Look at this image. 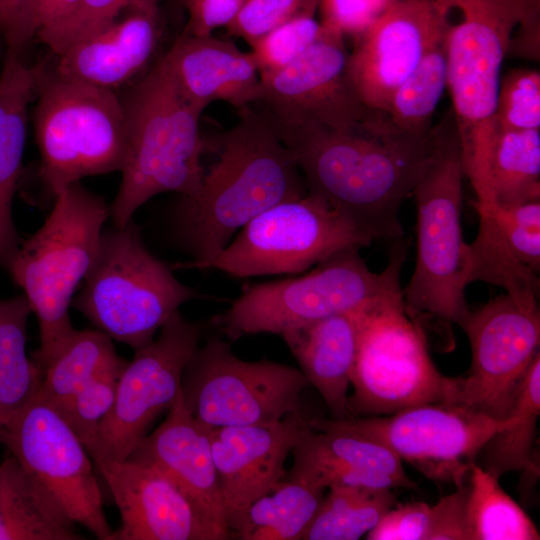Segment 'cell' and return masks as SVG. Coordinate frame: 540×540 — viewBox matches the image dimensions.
<instances>
[{"instance_id":"6da1fadb","label":"cell","mask_w":540,"mask_h":540,"mask_svg":"<svg viewBox=\"0 0 540 540\" xmlns=\"http://www.w3.org/2000/svg\"><path fill=\"white\" fill-rule=\"evenodd\" d=\"M274 125L308 193L373 240L402 237L400 208L426 163L433 129L411 135L387 115L355 128Z\"/></svg>"},{"instance_id":"7a4b0ae2","label":"cell","mask_w":540,"mask_h":540,"mask_svg":"<svg viewBox=\"0 0 540 540\" xmlns=\"http://www.w3.org/2000/svg\"><path fill=\"white\" fill-rule=\"evenodd\" d=\"M250 106L238 110L236 124L217 139L216 159L205 169L198 190L181 196L175 207V234L192 257L179 268L210 269L250 220L308 193L270 116Z\"/></svg>"},{"instance_id":"3957f363","label":"cell","mask_w":540,"mask_h":540,"mask_svg":"<svg viewBox=\"0 0 540 540\" xmlns=\"http://www.w3.org/2000/svg\"><path fill=\"white\" fill-rule=\"evenodd\" d=\"M126 118V158L119 190L109 206L115 227L132 221L155 195L194 194L202 181L206 150L202 110L179 91L160 58L121 97Z\"/></svg>"},{"instance_id":"277c9868","label":"cell","mask_w":540,"mask_h":540,"mask_svg":"<svg viewBox=\"0 0 540 540\" xmlns=\"http://www.w3.org/2000/svg\"><path fill=\"white\" fill-rule=\"evenodd\" d=\"M462 19L446 33L447 87L462 165L476 199L488 194L489 165L498 135L495 108L512 33L540 28V11L525 0H436Z\"/></svg>"},{"instance_id":"5b68a950","label":"cell","mask_w":540,"mask_h":540,"mask_svg":"<svg viewBox=\"0 0 540 540\" xmlns=\"http://www.w3.org/2000/svg\"><path fill=\"white\" fill-rule=\"evenodd\" d=\"M464 175L451 110L433 127L429 155L412 191L417 252L403 299L408 313L420 324L429 319L462 328L471 311L465 299L468 243L461 226Z\"/></svg>"},{"instance_id":"8992f818","label":"cell","mask_w":540,"mask_h":540,"mask_svg":"<svg viewBox=\"0 0 540 540\" xmlns=\"http://www.w3.org/2000/svg\"><path fill=\"white\" fill-rule=\"evenodd\" d=\"M43 225L22 240L6 270L37 317L40 346L32 359L43 367L76 330L69 307L97 255L109 215L104 199L80 182L63 188Z\"/></svg>"},{"instance_id":"52a82bcc","label":"cell","mask_w":540,"mask_h":540,"mask_svg":"<svg viewBox=\"0 0 540 540\" xmlns=\"http://www.w3.org/2000/svg\"><path fill=\"white\" fill-rule=\"evenodd\" d=\"M35 99L37 176L53 201L82 178L121 172L126 118L116 91L59 76L42 65Z\"/></svg>"},{"instance_id":"ba28073f","label":"cell","mask_w":540,"mask_h":540,"mask_svg":"<svg viewBox=\"0 0 540 540\" xmlns=\"http://www.w3.org/2000/svg\"><path fill=\"white\" fill-rule=\"evenodd\" d=\"M72 305L112 340L137 350L187 301L205 297L180 282L144 245L132 221L102 233Z\"/></svg>"},{"instance_id":"9c48e42d","label":"cell","mask_w":540,"mask_h":540,"mask_svg":"<svg viewBox=\"0 0 540 540\" xmlns=\"http://www.w3.org/2000/svg\"><path fill=\"white\" fill-rule=\"evenodd\" d=\"M359 248L342 250L295 277L251 285L215 321L231 340L284 332L352 310L399 291L406 251L399 244L381 273L371 271Z\"/></svg>"},{"instance_id":"30bf717a","label":"cell","mask_w":540,"mask_h":540,"mask_svg":"<svg viewBox=\"0 0 540 540\" xmlns=\"http://www.w3.org/2000/svg\"><path fill=\"white\" fill-rule=\"evenodd\" d=\"M459 383L460 377L443 375L433 363L424 328L408 313L403 291L361 308L350 418L428 403L454 404Z\"/></svg>"},{"instance_id":"8fae6325","label":"cell","mask_w":540,"mask_h":540,"mask_svg":"<svg viewBox=\"0 0 540 540\" xmlns=\"http://www.w3.org/2000/svg\"><path fill=\"white\" fill-rule=\"evenodd\" d=\"M309 381L299 368L246 361L231 344L211 338L198 346L182 376L183 402L209 428L272 424L297 410Z\"/></svg>"},{"instance_id":"7c38bea8","label":"cell","mask_w":540,"mask_h":540,"mask_svg":"<svg viewBox=\"0 0 540 540\" xmlns=\"http://www.w3.org/2000/svg\"><path fill=\"white\" fill-rule=\"evenodd\" d=\"M372 241L323 199L307 193L250 220L211 268L236 278L299 274L342 250L361 249Z\"/></svg>"},{"instance_id":"4fadbf2b","label":"cell","mask_w":540,"mask_h":540,"mask_svg":"<svg viewBox=\"0 0 540 540\" xmlns=\"http://www.w3.org/2000/svg\"><path fill=\"white\" fill-rule=\"evenodd\" d=\"M511 419L497 420L458 404L428 403L388 415L310 423L375 440L428 479L459 486L487 441Z\"/></svg>"},{"instance_id":"5bb4252c","label":"cell","mask_w":540,"mask_h":540,"mask_svg":"<svg viewBox=\"0 0 540 540\" xmlns=\"http://www.w3.org/2000/svg\"><path fill=\"white\" fill-rule=\"evenodd\" d=\"M204 326L176 311L147 345L135 350L124 367L110 413L101 423L94 445V461L127 459L181 391L184 369L197 349Z\"/></svg>"},{"instance_id":"9a60e30c","label":"cell","mask_w":540,"mask_h":540,"mask_svg":"<svg viewBox=\"0 0 540 540\" xmlns=\"http://www.w3.org/2000/svg\"><path fill=\"white\" fill-rule=\"evenodd\" d=\"M0 443L73 523L100 540H111L113 530L89 453L39 393L1 432Z\"/></svg>"},{"instance_id":"2e32d148","label":"cell","mask_w":540,"mask_h":540,"mask_svg":"<svg viewBox=\"0 0 540 540\" xmlns=\"http://www.w3.org/2000/svg\"><path fill=\"white\" fill-rule=\"evenodd\" d=\"M462 329L471 346V367L460 377L454 404L504 420L540 353L539 307L505 294L470 311Z\"/></svg>"},{"instance_id":"e0dca14e","label":"cell","mask_w":540,"mask_h":540,"mask_svg":"<svg viewBox=\"0 0 540 540\" xmlns=\"http://www.w3.org/2000/svg\"><path fill=\"white\" fill-rule=\"evenodd\" d=\"M348 59L345 38L324 27L300 58L260 75L256 103L278 125L355 128L387 115L363 103L349 75Z\"/></svg>"},{"instance_id":"ac0fdd59","label":"cell","mask_w":540,"mask_h":540,"mask_svg":"<svg viewBox=\"0 0 540 540\" xmlns=\"http://www.w3.org/2000/svg\"><path fill=\"white\" fill-rule=\"evenodd\" d=\"M449 15L436 0H395L368 29L353 38L348 71L367 107L387 112L395 90L428 48L446 34Z\"/></svg>"},{"instance_id":"d6986e66","label":"cell","mask_w":540,"mask_h":540,"mask_svg":"<svg viewBox=\"0 0 540 540\" xmlns=\"http://www.w3.org/2000/svg\"><path fill=\"white\" fill-rule=\"evenodd\" d=\"M303 422L295 410L272 424L209 428L231 538L249 506L285 479V462Z\"/></svg>"},{"instance_id":"ffe728a7","label":"cell","mask_w":540,"mask_h":540,"mask_svg":"<svg viewBox=\"0 0 540 540\" xmlns=\"http://www.w3.org/2000/svg\"><path fill=\"white\" fill-rule=\"evenodd\" d=\"M121 516L111 540H222L184 492L142 462L94 461Z\"/></svg>"},{"instance_id":"44dd1931","label":"cell","mask_w":540,"mask_h":540,"mask_svg":"<svg viewBox=\"0 0 540 540\" xmlns=\"http://www.w3.org/2000/svg\"><path fill=\"white\" fill-rule=\"evenodd\" d=\"M478 233L468 244V281L505 289L516 302L538 306L540 201L516 205L472 202Z\"/></svg>"},{"instance_id":"7402d4cb","label":"cell","mask_w":540,"mask_h":540,"mask_svg":"<svg viewBox=\"0 0 540 540\" xmlns=\"http://www.w3.org/2000/svg\"><path fill=\"white\" fill-rule=\"evenodd\" d=\"M159 1L125 10L111 24L55 55L59 76L116 91L142 76L160 48L163 21Z\"/></svg>"},{"instance_id":"603a6c76","label":"cell","mask_w":540,"mask_h":540,"mask_svg":"<svg viewBox=\"0 0 540 540\" xmlns=\"http://www.w3.org/2000/svg\"><path fill=\"white\" fill-rule=\"evenodd\" d=\"M289 480L323 489L359 486L411 488L402 460L387 446L357 434L302 423L291 452Z\"/></svg>"},{"instance_id":"cb8c5ba5","label":"cell","mask_w":540,"mask_h":540,"mask_svg":"<svg viewBox=\"0 0 540 540\" xmlns=\"http://www.w3.org/2000/svg\"><path fill=\"white\" fill-rule=\"evenodd\" d=\"M127 459L150 465L167 476L191 500L222 540L231 539L209 427L193 417L183 402L181 391L165 420L147 434Z\"/></svg>"},{"instance_id":"d4e9b609","label":"cell","mask_w":540,"mask_h":540,"mask_svg":"<svg viewBox=\"0 0 540 540\" xmlns=\"http://www.w3.org/2000/svg\"><path fill=\"white\" fill-rule=\"evenodd\" d=\"M181 94L204 111L216 101L240 110L260 95V73L251 52L213 34L181 33L160 57Z\"/></svg>"},{"instance_id":"484cf974","label":"cell","mask_w":540,"mask_h":540,"mask_svg":"<svg viewBox=\"0 0 540 540\" xmlns=\"http://www.w3.org/2000/svg\"><path fill=\"white\" fill-rule=\"evenodd\" d=\"M361 308L281 335L309 384L324 399L333 420L350 418L348 388L357 354Z\"/></svg>"},{"instance_id":"4316f807","label":"cell","mask_w":540,"mask_h":540,"mask_svg":"<svg viewBox=\"0 0 540 540\" xmlns=\"http://www.w3.org/2000/svg\"><path fill=\"white\" fill-rule=\"evenodd\" d=\"M42 64L6 51L0 73V267L6 269L22 239L13 220L27 137L28 108L35 99Z\"/></svg>"},{"instance_id":"83f0119b","label":"cell","mask_w":540,"mask_h":540,"mask_svg":"<svg viewBox=\"0 0 540 540\" xmlns=\"http://www.w3.org/2000/svg\"><path fill=\"white\" fill-rule=\"evenodd\" d=\"M74 523L11 454L0 463V540H82Z\"/></svg>"},{"instance_id":"f1b7e54d","label":"cell","mask_w":540,"mask_h":540,"mask_svg":"<svg viewBox=\"0 0 540 540\" xmlns=\"http://www.w3.org/2000/svg\"><path fill=\"white\" fill-rule=\"evenodd\" d=\"M31 313L24 295L0 298V434L40 391L42 371L26 352Z\"/></svg>"},{"instance_id":"f546056e","label":"cell","mask_w":540,"mask_h":540,"mask_svg":"<svg viewBox=\"0 0 540 540\" xmlns=\"http://www.w3.org/2000/svg\"><path fill=\"white\" fill-rule=\"evenodd\" d=\"M325 489L305 482L282 480L247 509L232 538L240 540L303 539Z\"/></svg>"},{"instance_id":"4dcf8cb0","label":"cell","mask_w":540,"mask_h":540,"mask_svg":"<svg viewBox=\"0 0 540 540\" xmlns=\"http://www.w3.org/2000/svg\"><path fill=\"white\" fill-rule=\"evenodd\" d=\"M127 362L102 331L75 330L43 367L39 394L56 406L99 375L123 370Z\"/></svg>"},{"instance_id":"1f68e13d","label":"cell","mask_w":540,"mask_h":540,"mask_svg":"<svg viewBox=\"0 0 540 540\" xmlns=\"http://www.w3.org/2000/svg\"><path fill=\"white\" fill-rule=\"evenodd\" d=\"M510 415L511 421L480 452L482 467L498 479L513 471L538 473L534 446L540 415V353L525 376Z\"/></svg>"},{"instance_id":"d6a6232c","label":"cell","mask_w":540,"mask_h":540,"mask_svg":"<svg viewBox=\"0 0 540 540\" xmlns=\"http://www.w3.org/2000/svg\"><path fill=\"white\" fill-rule=\"evenodd\" d=\"M486 201L504 205L540 201V129L498 132Z\"/></svg>"},{"instance_id":"836d02e7","label":"cell","mask_w":540,"mask_h":540,"mask_svg":"<svg viewBox=\"0 0 540 540\" xmlns=\"http://www.w3.org/2000/svg\"><path fill=\"white\" fill-rule=\"evenodd\" d=\"M303 540H357L367 535L396 503L391 489L332 486Z\"/></svg>"},{"instance_id":"e575fe53","label":"cell","mask_w":540,"mask_h":540,"mask_svg":"<svg viewBox=\"0 0 540 540\" xmlns=\"http://www.w3.org/2000/svg\"><path fill=\"white\" fill-rule=\"evenodd\" d=\"M467 520L470 540H538L525 511L500 486L499 479L475 462L468 474Z\"/></svg>"},{"instance_id":"d590c367","label":"cell","mask_w":540,"mask_h":540,"mask_svg":"<svg viewBox=\"0 0 540 540\" xmlns=\"http://www.w3.org/2000/svg\"><path fill=\"white\" fill-rule=\"evenodd\" d=\"M445 87L446 34L428 48L414 70L393 93L386 112L390 121L405 133L429 135L433 129L432 115Z\"/></svg>"},{"instance_id":"8d00e7d4","label":"cell","mask_w":540,"mask_h":540,"mask_svg":"<svg viewBox=\"0 0 540 540\" xmlns=\"http://www.w3.org/2000/svg\"><path fill=\"white\" fill-rule=\"evenodd\" d=\"M122 371L101 374L60 404L52 405L87 451L94 445L99 427L113 407Z\"/></svg>"},{"instance_id":"74e56055","label":"cell","mask_w":540,"mask_h":540,"mask_svg":"<svg viewBox=\"0 0 540 540\" xmlns=\"http://www.w3.org/2000/svg\"><path fill=\"white\" fill-rule=\"evenodd\" d=\"M324 32L315 15L297 16L274 28L251 47L260 75L288 66L306 53Z\"/></svg>"},{"instance_id":"f35d334b","label":"cell","mask_w":540,"mask_h":540,"mask_svg":"<svg viewBox=\"0 0 540 540\" xmlns=\"http://www.w3.org/2000/svg\"><path fill=\"white\" fill-rule=\"evenodd\" d=\"M495 124L497 131L540 129V73L515 68L500 79Z\"/></svg>"},{"instance_id":"ab89813d","label":"cell","mask_w":540,"mask_h":540,"mask_svg":"<svg viewBox=\"0 0 540 540\" xmlns=\"http://www.w3.org/2000/svg\"><path fill=\"white\" fill-rule=\"evenodd\" d=\"M147 1L162 0H81L67 18L36 37L58 55L111 24L129 7Z\"/></svg>"},{"instance_id":"60d3db41","label":"cell","mask_w":540,"mask_h":540,"mask_svg":"<svg viewBox=\"0 0 540 540\" xmlns=\"http://www.w3.org/2000/svg\"><path fill=\"white\" fill-rule=\"evenodd\" d=\"M319 0H247L225 28L251 46L256 40L300 15H315Z\"/></svg>"},{"instance_id":"b9f144b4","label":"cell","mask_w":540,"mask_h":540,"mask_svg":"<svg viewBox=\"0 0 540 540\" xmlns=\"http://www.w3.org/2000/svg\"><path fill=\"white\" fill-rule=\"evenodd\" d=\"M395 0H319L321 24L352 39L368 29Z\"/></svg>"},{"instance_id":"7bdbcfd3","label":"cell","mask_w":540,"mask_h":540,"mask_svg":"<svg viewBox=\"0 0 540 540\" xmlns=\"http://www.w3.org/2000/svg\"><path fill=\"white\" fill-rule=\"evenodd\" d=\"M430 505L425 502L394 504L367 533L368 540H426Z\"/></svg>"},{"instance_id":"ee69618b","label":"cell","mask_w":540,"mask_h":540,"mask_svg":"<svg viewBox=\"0 0 540 540\" xmlns=\"http://www.w3.org/2000/svg\"><path fill=\"white\" fill-rule=\"evenodd\" d=\"M430 507L426 540H470L467 520L468 483Z\"/></svg>"},{"instance_id":"f6af8a7d","label":"cell","mask_w":540,"mask_h":540,"mask_svg":"<svg viewBox=\"0 0 540 540\" xmlns=\"http://www.w3.org/2000/svg\"><path fill=\"white\" fill-rule=\"evenodd\" d=\"M37 31L36 0H0V34L7 51L24 54Z\"/></svg>"},{"instance_id":"bcb514c9","label":"cell","mask_w":540,"mask_h":540,"mask_svg":"<svg viewBox=\"0 0 540 540\" xmlns=\"http://www.w3.org/2000/svg\"><path fill=\"white\" fill-rule=\"evenodd\" d=\"M247 0H180L187 12L183 33L204 36L226 27L240 12Z\"/></svg>"},{"instance_id":"7dc6e473","label":"cell","mask_w":540,"mask_h":540,"mask_svg":"<svg viewBox=\"0 0 540 540\" xmlns=\"http://www.w3.org/2000/svg\"><path fill=\"white\" fill-rule=\"evenodd\" d=\"M526 1L534 5H540V0H526Z\"/></svg>"},{"instance_id":"c3c4849f","label":"cell","mask_w":540,"mask_h":540,"mask_svg":"<svg viewBox=\"0 0 540 540\" xmlns=\"http://www.w3.org/2000/svg\"><path fill=\"white\" fill-rule=\"evenodd\" d=\"M2 44L5 45V42L0 34V52H1V49H2ZM6 46V45H5Z\"/></svg>"}]
</instances>
